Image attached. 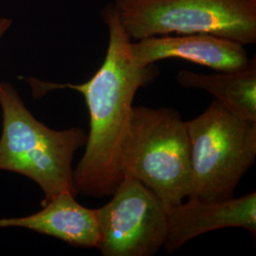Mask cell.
<instances>
[{
    "label": "cell",
    "mask_w": 256,
    "mask_h": 256,
    "mask_svg": "<svg viewBox=\"0 0 256 256\" xmlns=\"http://www.w3.org/2000/svg\"><path fill=\"white\" fill-rule=\"evenodd\" d=\"M225 228L248 230L256 236V192L218 202H183L168 214L164 247L167 254H173L194 238Z\"/></svg>",
    "instance_id": "52a82bcc"
},
{
    "label": "cell",
    "mask_w": 256,
    "mask_h": 256,
    "mask_svg": "<svg viewBox=\"0 0 256 256\" xmlns=\"http://www.w3.org/2000/svg\"><path fill=\"white\" fill-rule=\"evenodd\" d=\"M131 39L207 34L245 46L256 42V0H115Z\"/></svg>",
    "instance_id": "5b68a950"
},
{
    "label": "cell",
    "mask_w": 256,
    "mask_h": 256,
    "mask_svg": "<svg viewBox=\"0 0 256 256\" xmlns=\"http://www.w3.org/2000/svg\"><path fill=\"white\" fill-rule=\"evenodd\" d=\"M131 50L142 64L180 58L218 72L242 70L250 62L243 45L207 34L148 37L132 42Z\"/></svg>",
    "instance_id": "ba28073f"
},
{
    "label": "cell",
    "mask_w": 256,
    "mask_h": 256,
    "mask_svg": "<svg viewBox=\"0 0 256 256\" xmlns=\"http://www.w3.org/2000/svg\"><path fill=\"white\" fill-rule=\"evenodd\" d=\"M6 227L32 230L77 247L98 248L100 244L96 210L81 205L72 192L59 194L34 214L1 218L0 228Z\"/></svg>",
    "instance_id": "9c48e42d"
},
{
    "label": "cell",
    "mask_w": 256,
    "mask_h": 256,
    "mask_svg": "<svg viewBox=\"0 0 256 256\" xmlns=\"http://www.w3.org/2000/svg\"><path fill=\"white\" fill-rule=\"evenodd\" d=\"M10 25V21L8 19L0 18V39L2 36L4 34V32L8 30V28Z\"/></svg>",
    "instance_id": "8fae6325"
},
{
    "label": "cell",
    "mask_w": 256,
    "mask_h": 256,
    "mask_svg": "<svg viewBox=\"0 0 256 256\" xmlns=\"http://www.w3.org/2000/svg\"><path fill=\"white\" fill-rule=\"evenodd\" d=\"M190 140L191 187L188 200L218 202L234 198L256 158V120L214 100L186 122Z\"/></svg>",
    "instance_id": "277c9868"
},
{
    "label": "cell",
    "mask_w": 256,
    "mask_h": 256,
    "mask_svg": "<svg viewBox=\"0 0 256 256\" xmlns=\"http://www.w3.org/2000/svg\"><path fill=\"white\" fill-rule=\"evenodd\" d=\"M108 28V46L100 68L88 82L58 84L30 80L36 93L56 88L80 92L90 112V132L86 150L74 170L76 194L111 196L124 174L120 165L122 142L128 129L138 90L152 82L158 70L140 63L131 50V38L110 3L102 12Z\"/></svg>",
    "instance_id": "6da1fadb"
},
{
    "label": "cell",
    "mask_w": 256,
    "mask_h": 256,
    "mask_svg": "<svg viewBox=\"0 0 256 256\" xmlns=\"http://www.w3.org/2000/svg\"><path fill=\"white\" fill-rule=\"evenodd\" d=\"M0 170L23 174L36 183L45 196L42 205L61 192L76 196L72 160L84 146L88 134L78 128H48L34 118L8 82H0Z\"/></svg>",
    "instance_id": "7a4b0ae2"
},
{
    "label": "cell",
    "mask_w": 256,
    "mask_h": 256,
    "mask_svg": "<svg viewBox=\"0 0 256 256\" xmlns=\"http://www.w3.org/2000/svg\"><path fill=\"white\" fill-rule=\"evenodd\" d=\"M176 81L187 88L209 92L214 100L246 119L256 120V63L250 60L246 68L220 74H196L182 70Z\"/></svg>",
    "instance_id": "30bf717a"
},
{
    "label": "cell",
    "mask_w": 256,
    "mask_h": 256,
    "mask_svg": "<svg viewBox=\"0 0 256 256\" xmlns=\"http://www.w3.org/2000/svg\"><path fill=\"white\" fill-rule=\"evenodd\" d=\"M120 165L122 174L144 183L170 212L188 198L191 187L186 122L173 108L133 106Z\"/></svg>",
    "instance_id": "3957f363"
},
{
    "label": "cell",
    "mask_w": 256,
    "mask_h": 256,
    "mask_svg": "<svg viewBox=\"0 0 256 256\" xmlns=\"http://www.w3.org/2000/svg\"><path fill=\"white\" fill-rule=\"evenodd\" d=\"M112 198L95 209L104 256H153L164 246L168 214L144 183L124 173Z\"/></svg>",
    "instance_id": "8992f818"
}]
</instances>
